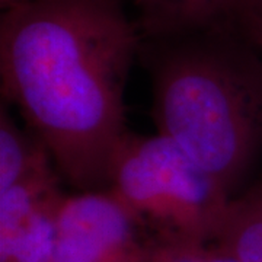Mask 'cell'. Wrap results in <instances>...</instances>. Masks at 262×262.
I'll use <instances>...</instances> for the list:
<instances>
[{
    "label": "cell",
    "instance_id": "9",
    "mask_svg": "<svg viewBox=\"0 0 262 262\" xmlns=\"http://www.w3.org/2000/svg\"><path fill=\"white\" fill-rule=\"evenodd\" d=\"M63 196L42 208L16 233L0 241V262L54 261L57 211Z\"/></svg>",
    "mask_w": 262,
    "mask_h": 262
},
{
    "label": "cell",
    "instance_id": "14",
    "mask_svg": "<svg viewBox=\"0 0 262 262\" xmlns=\"http://www.w3.org/2000/svg\"><path fill=\"white\" fill-rule=\"evenodd\" d=\"M237 10H245V12H251L255 15L262 16V0H242L241 6ZM236 10V12H237Z\"/></svg>",
    "mask_w": 262,
    "mask_h": 262
},
{
    "label": "cell",
    "instance_id": "15",
    "mask_svg": "<svg viewBox=\"0 0 262 262\" xmlns=\"http://www.w3.org/2000/svg\"><path fill=\"white\" fill-rule=\"evenodd\" d=\"M25 2H29V0H0V5H2V9H9L12 6H16V5H20V3H25Z\"/></svg>",
    "mask_w": 262,
    "mask_h": 262
},
{
    "label": "cell",
    "instance_id": "2",
    "mask_svg": "<svg viewBox=\"0 0 262 262\" xmlns=\"http://www.w3.org/2000/svg\"><path fill=\"white\" fill-rule=\"evenodd\" d=\"M149 41L158 134L233 198L262 156V57L230 22Z\"/></svg>",
    "mask_w": 262,
    "mask_h": 262
},
{
    "label": "cell",
    "instance_id": "6",
    "mask_svg": "<svg viewBox=\"0 0 262 262\" xmlns=\"http://www.w3.org/2000/svg\"><path fill=\"white\" fill-rule=\"evenodd\" d=\"M210 244L239 262H262V175L230 200Z\"/></svg>",
    "mask_w": 262,
    "mask_h": 262
},
{
    "label": "cell",
    "instance_id": "8",
    "mask_svg": "<svg viewBox=\"0 0 262 262\" xmlns=\"http://www.w3.org/2000/svg\"><path fill=\"white\" fill-rule=\"evenodd\" d=\"M54 165L44 143L32 131L18 127L6 105L0 110V192L20 179Z\"/></svg>",
    "mask_w": 262,
    "mask_h": 262
},
{
    "label": "cell",
    "instance_id": "1",
    "mask_svg": "<svg viewBox=\"0 0 262 262\" xmlns=\"http://www.w3.org/2000/svg\"><path fill=\"white\" fill-rule=\"evenodd\" d=\"M141 38L121 0H29L2 13V94L79 191L108 188Z\"/></svg>",
    "mask_w": 262,
    "mask_h": 262
},
{
    "label": "cell",
    "instance_id": "11",
    "mask_svg": "<svg viewBox=\"0 0 262 262\" xmlns=\"http://www.w3.org/2000/svg\"><path fill=\"white\" fill-rule=\"evenodd\" d=\"M230 25L262 57V16L237 10L230 20Z\"/></svg>",
    "mask_w": 262,
    "mask_h": 262
},
{
    "label": "cell",
    "instance_id": "13",
    "mask_svg": "<svg viewBox=\"0 0 262 262\" xmlns=\"http://www.w3.org/2000/svg\"><path fill=\"white\" fill-rule=\"evenodd\" d=\"M207 262H239L232 255H229L225 251H222L220 248H217L215 245L210 244L207 246Z\"/></svg>",
    "mask_w": 262,
    "mask_h": 262
},
{
    "label": "cell",
    "instance_id": "7",
    "mask_svg": "<svg viewBox=\"0 0 262 262\" xmlns=\"http://www.w3.org/2000/svg\"><path fill=\"white\" fill-rule=\"evenodd\" d=\"M64 195L61 175L48 165L0 192V241L8 239L42 208Z\"/></svg>",
    "mask_w": 262,
    "mask_h": 262
},
{
    "label": "cell",
    "instance_id": "5",
    "mask_svg": "<svg viewBox=\"0 0 262 262\" xmlns=\"http://www.w3.org/2000/svg\"><path fill=\"white\" fill-rule=\"evenodd\" d=\"M147 39L187 35L230 22L242 0H130Z\"/></svg>",
    "mask_w": 262,
    "mask_h": 262
},
{
    "label": "cell",
    "instance_id": "10",
    "mask_svg": "<svg viewBox=\"0 0 262 262\" xmlns=\"http://www.w3.org/2000/svg\"><path fill=\"white\" fill-rule=\"evenodd\" d=\"M207 246L189 236L169 232H146L143 262H207Z\"/></svg>",
    "mask_w": 262,
    "mask_h": 262
},
{
    "label": "cell",
    "instance_id": "3",
    "mask_svg": "<svg viewBox=\"0 0 262 262\" xmlns=\"http://www.w3.org/2000/svg\"><path fill=\"white\" fill-rule=\"evenodd\" d=\"M108 189L144 232L211 242L230 196L175 143L160 134L128 133L115 149Z\"/></svg>",
    "mask_w": 262,
    "mask_h": 262
},
{
    "label": "cell",
    "instance_id": "12",
    "mask_svg": "<svg viewBox=\"0 0 262 262\" xmlns=\"http://www.w3.org/2000/svg\"><path fill=\"white\" fill-rule=\"evenodd\" d=\"M105 262H143V249L140 246H136V248H131L127 251H122V252L117 253L111 256L110 259H106Z\"/></svg>",
    "mask_w": 262,
    "mask_h": 262
},
{
    "label": "cell",
    "instance_id": "4",
    "mask_svg": "<svg viewBox=\"0 0 262 262\" xmlns=\"http://www.w3.org/2000/svg\"><path fill=\"white\" fill-rule=\"evenodd\" d=\"M144 233L139 220L108 188L66 194L57 211L53 262H105L140 246Z\"/></svg>",
    "mask_w": 262,
    "mask_h": 262
}]
</instances>
